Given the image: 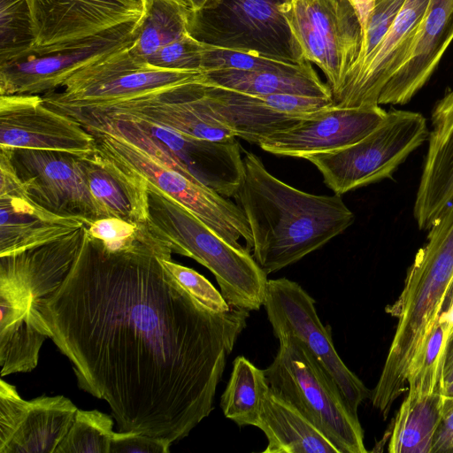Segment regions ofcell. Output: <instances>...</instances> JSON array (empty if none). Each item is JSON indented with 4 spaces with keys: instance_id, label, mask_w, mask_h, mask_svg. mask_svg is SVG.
Returning <instances> with one entry per match:
<instances>
[{
    "instance_id": "3957f363",
    "label": "cell",
    "mask_w": 453,
    "mask_h": 453,
    "mask_svg": "<svg viewBox=\"0 0 453 453\" xmlns=\"http://www.w3.org/2000/svg\"><path fill=\"white\" fill-rule=\"evenodd\" d=\"M145 181L150 233L172 252L191 257L209 269L230 306L259 310L268 279L250 252L226 242L179 202Z\"/></svg>"
},
{
    "instance_id": "e0dca14e",
    "label": "cell",
    "mask_w": 453,
    "mask_h": 453,
    "mask_svg": "<svg viewBox=\"0 0 453 453\" xmlns=\"http://www.w3.org/2000/svg\"><path fill=\"white\" fill-rule=\"evenodd\" d=\"M387 112L380 104L357 108H339L333 104L269 135L258 146L276 156L301 158L339 150L371 133Z\"/></svg>"
},
{
    "instance_id": "b9f144b4",
    "label": "cell",
    "mask_w": 453,
    "mask_h": 453,
    "mask_svg": "<svg viewBox=\"0 0 453 453\" xmlns=\"http://www.w3.org/2000/svg\"><path fill=\"white\" fill-rule=\"evenodd\" d=\"M354 6L364 28L372 10L374 0H349Z\"/></svg>"
},
{
    "instance_id": "83f0119b",
    "label": "cell",
    "mask_w": 453,
    "mask_h": 453,
    "mask_svg": "<svg viewBox=\"0 0 453 453\" xmlns=\"http://www.w3.org/2000/svg\"><path fill=\"white\" fill-rule=\"evenodd\" d=\"M443 388L408 393L395 415L388 450L391 453H430L441 418Z\"/></svg>"
},
{
    "instance_id": "d4e9b609",
    "label": "cell",
    "mask_w": 453,
    "mask_h": 453,
    "mask_svg": "<svg viewBox=\"0 0 453 453\" xmlns=\"http://www.w3.org/2000/svg\"><path fill=\"white\" fill-rule=\"evenodd\" d=\"M201 81L250 95L290 94L333 98L330 87L322 82L309 61L288 70L204 72Z\"/></svg>"
},
{
    "instance_id": "4316f807",
    "label": "cell",
    "mask_w": 453,
    "mask_h": 453,
    "mask_svg": "<svg viewBox=\"0 0 453 453\" xmlns=\"http://www.w3.org/2000/svg\"><path fill=\"white\" fill-rule=\"evenodd\" d=\"M1 376L35 369L49 337L36 305L0 307Z\"/></svg>"
},
{
    "instance_id": "52a82bcc",
    "label": "cell",
    "mask_w": 453,
    "mask_h": 453,
    "mask_svg": "<svg viewBox=\"0 0 453 453\" xmlns=\"http://www.w3.org/2000/svg\"><path fill=\"white\" fill-rule=\"evenodd\" d=\"M85 129L95 138L98 152L157 187L234 247L252 250L251 230L237 203L205 184L194 181L165 165L114 134L95 128Z\"/></svg>"
},
{
    "instance_id": "ba28073f",
    "label": "cell",
    "mask_w": 453,
    "mask_h": 453,
    "mask_svg": "<svg viewBox=\"0 0 453 453\" xmlns=\"http://www.w3.org/2000/svg\"><path fill=\"white\" fill-rule=\"evenodd\" d=\"M130 43L75 72L62 84L61 91L42 96L44 104L53 109L103 107L202 80L203 73L148 65L130 53Z\"/></svg>"
},
{
    "instance_id": "7c38bea8",
    "label": "cell",
    "mask_w": 453,
    "mask_h": 453,
    "mask_svg": "<svg viewBox=\"0 0 453 453\" xmlns=\"http://www.w3.org/2000/svg\"><path fill=\"white\" fill-rule=\"evenodd\" d=\"M30 199L45 210L87 225L107 218L91 194L84 156L65 151L3 148Z\"/></svg>"
},
{
    "instance_id": "836d02e7",
    "label": "cell",
    "mask_w": 453,
    "mask_h": 453,
    "mask_svg": "<svg viewBox=\"0 0 453 453\" xmlns=\"http://www.w3.org/2000/svg\"><path fill=\"white\" fill-rule=\"evenodd\" d=\"M204 44L189 34L160 48L145 62L156 68L202 73Z\"/></svg>"
},
{
    "instance_id": "8fae6325",
    "label": "cell",
    "mask_w": 453,
    "mask_h": 453,
    "mask_svg": "<svg viewBox=\"0 0 453 453\" xmlns=\"http://www.w3.org/2000/svg\"><path fill=\"white\" fill-rule=\"evenodd\" d=\"M137 20L61 45L35 47L19 58L1 62L0 96L55 91L81 68L130 43Z\"/></svg>"
},
{
    "instance_id": "7a4b0ae2",
    "label": "cell",
    "mask_w": 453,
    "mask_h": 453,
    "mask_svg": "<svg viewBox=\"0 0 453 453\" xmlns=\"http://www.w3.org/2000/svg\"><path fill=\"white\" fill-rule=\"evenodd\" d=\"M244 173L234 198L252 234V257L268 275L324 246L355 219L336 194L314 195L273 176L256 154L245 151Z\"/></svg>"
},
{
    "instance_id": "ffe728a7",
    "label": "cell",
    "mask_w": 453,
    "mask_h": 453,
    "mask_svg": "<svg viewBox=\"0 0 453 453\" xmlns=\"http://www.w3.org/2000/svg\"><path fill=\"white\" fill-rule=\"evenodd\" d=\"M453 40V0H430L401 67L382 88L378 104H407L428 81Z\"/></svg>"
},
{
    "instance_id": "4fadbf2b",
    "label": "cell",
    "mask_w": 453,
    "mask_h": 453,
    "mask_svg": "<svg viewBox=\"0 0 453 453\" xmlns=\"http://www.w3.org/2000/svg\"><path fill=\"white\" fill-rule=\"evenodd\" d=\"M80 110L134 117L188 138L221 142L236 137L214 114L201 81L176 85L107 106Z\"/></svg>"
},
{
    "instance_id": "ab89813d",
    "label": "cell",
    "mask_w": 453,
    "mask_h": 453,
    "mask_svg": "<svg viewBox=\"0 0 453 453\" xmlns=\"http://www.w3.org/2000/svg\"><path fill=\"white\" fill-rule=\"evenodd\" d=\"M430 453H453V398H445Z\"/></svg>"
},
{
    "instance_id": "1f68e13d",
    "label": "cell",
    "mask_w": 453,
    "mask_h": 453,
    "mask_svg": "<svg viewBox=\"0 0 453 453\" xmlns=\"http://www.w3.org/2000/svg\"><path fill=\"white\" fill-rule=\"evenodd\" d=\"M35 46L27 0H0V63L19 58Z\"/></svg>"
},
{
    "instance_id": "277c9868",
    "label": "cell",
    "mask_w": 453,
    "mask_h": 453,
    "mask_svg": "<svg viewBox=\"0 0 453 453\" xmlns=\"http://www.w3.org/2000/svg\"><path fill=\"white\" fill-rule=\"evenodd\" d=\"M279 349L265 369L270 388L298 409L339 449L365 453L364 430L339 388L305 345L280 334Z\"/></svg>"
},
{
    "instance_id": "60d3db41",
    "label": "cell",
    "mask_w": 453,
    "mask_h": 453,
    "mask_svg": "<svg viewBox=\"0 0 453 453\" xmlns=\"http://www.w3.org/2000/svg\"><path fill=\"white\" fill-rule=\"evenodd\" d=\"M453 381V332L449 339L443 367H442V383L443 387Z\"/></svg>"
},
{
    "instance_id": "9a60e30c",
    "label": "cell",
    "mask_w": 453,
    "mask_h": 453,
    "mask_svg": "<svg viewBox=\"0 0 453 453\" xmlns=\"http://www.w3.org/2000/svg\"><path fill=\"white\" fill-rule=\"evenodd\" d=\"M216 117L238 138L257 144L334 104L333 98L290 94L258 96L204 83Z\"/></svg>"
},
{
    "instance_id": "f1b7e54d",
    "label": "cell",
    "mask_w": 453,
    "mask_h": 453,
    "mask_svg": "<svg viewBox=\"0 0 453 453\" xmlns=\"http://www.w3.org/2000/svg\"><path fill=\"white\" fill-rule=\"evenodd\" d=\"M190 10L181 0H142L132 32L130 53L145 61L160 48L188 34Z\"/></svg>"
},
{
    "instance_id": "2e32d148",
    "label": "cell",
    "mask_w": 453,
    "mask_h": 453,
    "mask_svg": "<svg viewBox=\"0 0 453 453\" xmlns=\"http://www.w3.org/2000/svg\"><path fill=\"white\" fill-rule=\"evenodd\" d=\"M429 1H405L378 47L362 64L348 72L333 94L334 106L357 108L379 104L382 88L410 53Z\"/></svg>"
},
{
    "instance_id": "8992f818",
    "label": "cell",
    "mask_w": 453,
    "mask_h": 453,
    "mask_svg": "<svg viewBox=\"0 0 453 453\" xmlns=\"http://www.w3.org/2000/svg\"><path fill=\"white\" fill-rule=\"evenodd\" d=\"M288 2L213 0L190 11L188 34L205 45L302 64L306 60L284 13Z\"/></svg>"
},
{
    "instance_id": "6da1fadb",
    "label": "cell",
    "mask_w": 453,
    "mask_h": 453,
    "mask_svg": "<svg viewBox=\"0 0 453 453\" xmlns=\"http://www.w3.org/2000/svg\"><path fill=\"white\" fill-rule=\"evenodd\" d=\"M172 253L155 237L110 249L84 226L69 272L35 305L79 387L109 403L119 431L173 442L212 411L249 311L201 303L163 265Z\"/></svg>"
},
{
    "instance_id": "ee69618b",
    "label": "cell",
    "mask_w": 453,
    "mask_h": 453,
    "mask_svg": "<svg viewBox=\"0 0 453 453\" xmlns=\"http://www.w3.org/2000/svg\"><path fill=\"white\" fill-rule=\"evenodd\" d=\"M442 392L445 398H453V381L445 385Z\"/></svg>"
},
{
    "instance_id": "ac0fdd59",
    "label": "cell",
    "mask_w": 453,
    "mask_h": 453,
    "mask_svg": "<svg viewBox=\"0 0 453 453\" xmlns=\"http://www.w3.org/2000/svg\"><path fill=\"white\" fill-rule=\"evenodd\" d=\"M35 47L60 45L137 20L142 0H27Z\"/></svg>"
},
{
    "instance_id": "5b68a950",
    "label": "cell",
    "mask_w": 453,
    "mask_h": 453,
    "mask_svg": "<svg viewBox=\"0 0 453 453\" xmlns=\"http://www.w3.org/2000/svg\"><path fill=\"white\" fill-rule=\"evenodd\" d=\"M429 131L416 111L392 110L359 141L344 148L306 156L336 195L391 178L398 166L424 142Z\"/></svg>"
},
{
    "instance_id": "74e56055",
    "label": "cell",
    "mask_w": 453,
    "mask_h": 453,
    "mask_svg": "<svg viewBox=\"0 0 453 453\" xmlns=\"http://www.w3.org/2000/svg\"><path fill=\"white\" fill-rule=\"evenodd\" d=\"M29 402L23 400L15 387L0 381V449L12 439L27 411Z\"/></svg>"
},
{
    "instance_id": "4dcf8cb0",
    "label": "cell",
    "mask_w": 453,
    "mask_h": 453,
    "mask_svg": "<svg viewBox=\"0 0 453 453\" xmlns=\"http://www.w3.org/2000/svg\"><path fill=\"white\" fill-rule=\"evenodd\" d=\"M110 416L77 410L73 423L55 453H110L115 432Z\"/></svg>"
},
{
    "instance_id": "d6986e66",
    "label": "cell",
    "mask_w": 453,
    "mask_h": 453,
    "mask_svg": "<svg viewBox=\"0 0 453 453\" xmlns=\"http://www.w3.org/2000/svg\"><path fill=\"white\" fill-rule=\"evenodd\" d=\"M0 257L60 239L87 225L33 202L8 158L0 160Z\"/></svg>"
},
{
    "instance_id": "7402d4cb",
    "label": "cell",
    "mask_w": 453,
    "mask_h": 453,
    "mask_svg": "<svg viewBox=\"0 0 453 453\" xmlns=\"http://www.w3.org/2000/svg\"><path fill=\"white\" fill-rule=\"evenodd\" d=\"M84 226L60 239L0 257V287L29 296L35 302L50 294L75 260Z\"/></svg>"
},
{
    "instance_id": "f6af8a7d",
    "label": "cell",
    "mask_w": 453,
    "mask_h": 453,
    "mask_svg": "<svg viewBox=\"0 0 453 453\" xmlns=\"http://www.w3.org/2000/svg\"><path fill=\"white\" fill-rule=\"evenodd\" d=\"M291 1V0H290Z\"/></svg>"
},
{
    "instance_id": "d590c367",
    "label": "cell",
    "mask_w": 453,
    "mask_h": 453,
    "mask_svg": "<svg viewBox=\"0 0 453 453\" xmlns=\"http://www.w3.org/2000/svg\"><path fill=\"white\" fill-rule=\"evenodd\" d=\"M405 1L374 0L372 10L363 28V43L359 56L349 70L362 64L378 47Z\"/></svg>"
},
{
    "instance_id": "cb8c5ba5",
    "label": "cell",
    "mask_w": 453,
    "mask_h": 453,
    "mask_svg": "<svg viewBox=\"0 0 453 453\" xmlns=\"http://www.w3.org/2000/svg\"><path fill=\"white\" fill-rule=\"evenodd\" d=\"M257 427L268 441L264 453H340L298 409L271 388L263 399Z\"/></svg>"
},
{
    "instance_id": "5bb4252c",
    "label": "cell",
    "mask_w": 453,
    "mask_h": 453,
    "mask_svg": "<svg viewBox=\"0 0 453 453\" xmlns=\"http://www.w3.org/2000/svg\"><path fill=\"white\" fill-rule=\"evenodd\" d=\"M0 147L87 156L93 135L73 118L50 108L39 95L0 96Z\"/></svg>"
},
{
    "instance_id": "7bdbcfd3",
    "label": "cell",
    "mask_w": 453,
    "mask_h": 453,
    "mask_svg": "<svg viewBox=\"0 0 453 453\" xmlns=\"http://www.w3.org/2000/svg\"><path fill=\"white\" fill-rule=\"evenodd\" d=\"M190 11H199L209 6L213 0H181Z\"/></svg>"
},
{
    "instance_id": "f546056e",
    "label": "cell",
    "mask_w": 453,
    "mask_h": 453,
    "mask_svg": "<svg viewBox=\"0 0 453 453\" xmlns=\"http://www.w3.org/2000/svg\"><path fill=\"white\" fill-rule=\"evenodd\" d=\"M269 388L265 370L243 356L237 357L221 395L220 407L225 417L240 426H257L262 402Z\"/></svg>"
},
{
    "instance_id": "30bf717a",
    "label": "cell",
    "mask_w": 453,
    "mask_h": 453,
    "mask_svg": "<svg viewBox=\"0 0 453 453\" xmlns=\"http://www.w3.org/2000/svg\"><path fill=\"white\" fill-rule=\"evenodd\" d=\"M263 305L274 335L290 334L299 339L357 416L358 407L372 393L339 357L330 326H325L318 316L315 300L298 283L280 278L268 280Z\"/></svg>"
},
{
    "instance_id": "603a6c76",
    "label": "cell",
    "mask_w": 453,
    "mask_h": 453,
    "mask_svg": "<svg viewBox=\"0 0 453 453\" xmlns=\"http://www.w3.org/2000/svg\"><path fill=\"white\" fill-rule=\"evenodd\" d=\"M82 159L89 190L108 217L138 225L146 224V181L96 150Z\"/></svg>"
},
{
    "instance_id": "8d00e7d4",
    "label": "cell",
    "mask_w": 453,
    "mask_h": 453,
    "mask_svg": "<svg viewBox=\"0 0 453 453\" xmlns=\"http://www.w3.org/2000/svg\"><path fill=\"white\" fill-rule=\"evenodd\" d=\"M168 272L197 301L215 312H226L232 306L224 298L221 292L202 274L195 270L179 265L171 258L161 257Z\"/></svg>"
},
{
    "instance_id": "e575fe53",
    "label": "cell",
    "mask_w": 453,
    "mask_h": 453,
    "mask_svg": "<svg viewBox=\"0 0 453 453\" xmlns=\"http://www.w3.org/2000/svg\"><path fill=\"white\" fill-rule=\"evenodd\" d=\"M85 228L89 236L113 250L127 248L153 237L147 223L138 225L114 217L96 219L85 225Z\"/></svg>"
},
{
    "instance_id": "9c48e42d",
    "label": "cell",
    "mask_w": 453,
    "mask_h": 453,
    "mask_svg": "<svg viewBox=\"0 0 453 453\" xmlns=\"http://www.w3.org/2000/svg\"><path fill=\"white\" fill-rule=\"evenodd\" d=\"M284 13L304 59L319 67L334 94L362 48L354 6L349 0H291Z\"/></svg>"
},
{
    "instance_id": "d6a6232c",
    "label": "cell",
    "mask_w": 453,
    "mask_h": 453,
    "mask_svg": "<svg viewBox=\"0 0 453 453\" xmlns=\"http://www.w3.org/2000/svg\"><path fill=\"white\" fill-rule=\"evenodd\" d=\"M296 65V64L283 62L262 55L220 49L204 44L202 73L215 70L278 71L288 70Z\"/></svg>"
},
{
    "instance_id": "44dd1931",
    "label": "cell",
    "mask_w": 453,
    "mask_h": 453,
    "mask_svg": "<svg viewBox=\"0 0 453 453\" xmlns=\"http://www.w3.org/2000/svg\"><path fill=\"white\" fill-rule=\"evenodd\" d=\"M413 215L428 230L453 198V90L436 103Z\"/></svg>"
},
{
    "instance_id": "484cf974",
    "label": "cell",
    "mask_w": 453,
    "mask_h": 453,
    "mask_svg": "<svg viewBox=\"0 0 453 453\" xmlns=\"http://www.w3.org/2000/svg\"><path fill=\"white\" fill-rule=\"evenodd\" d=\"M77 410L63 395L29 401L20 425L0 453H55L71 428Z\"/></svg>"
},
{
    "instance_id": "f35d334b",
    "label": "cell",
    "mask_w": 453,
    "mask_h": 453,
    "mask_svg": "<svg viewBox=\"0 0 453 453\" xmlns=\"http://www.w3.org/2000/svg\"><path fill=\"white\" fill-rule=\"evenodd\" d=\"M171 444L164 438L119 431L114 434L110 453H168Z\"/></svg>"
}]
</instances>
